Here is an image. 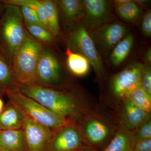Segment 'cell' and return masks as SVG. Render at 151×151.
<instances>
[{
  "mask_svg": "<svg viewBox=\"0 0 151 151\" xmlns=\"http://www.w3.org/2000/svg\"><path fill=\"white\" fill-rule=\"evenodd\" d=\"M61 79V68L53 52L43 47L39 58L35 84L48 86L58 84Z\"/></svg>",
  "mask_w": 151,
  "mask_h": 151,
  "instance_id": "cell-8",
  "label": "cell"
},
{
  "mask_svg": "<svg viewBox=\"0 0 151 151\" xmlns=\"http://www.w3.org/2000/svg\"><path fill=\"white\" fill-rule=\"evenodd\" d=\"M89 148L78 130L71 123L55 130L49 145V151H76Z\"/></svg>",
  "mask_w": 151,
  "mask_h": 151,
  "instance_id": "cell-10",
  "label": "cell"
},
{
  "mask_svg": "<svg viewBox=\"0 0 151 151\" xmlns=\"http://www.w3.org/2000/svg\"><path fill=\"white\" fill-rule=\"evenodd\" d=\"M142 32L147 37L151 35V12L149 10L146 13L143 17L142 25Z\"/></svg>",
  "mask_w": 151,
  "mask_h": 151,
  "instance_id": "cell-29",
  "label": "cell"
},
{
  "mask_svg": "<svg viewBox=\"0 0 151 151\" xmlns=\"http://www.w3.org/2000/svg\"><path fill=\"white\" fill-rule=\"evenodd\" d=\"M92 149L90 148H86L84 149L82 151H93L92 150Z\"/></svg>",
  "mask_w": 151,
  "mask_h": 151,
  "instance_id": "cell-35",
  "label": "cell"
},
{
  "mask_svg": "<svg viewBox=\"0 0 151 151\" xmlns=\"http://www.w3.org/2000/svg\"><path fill=\"white\" fill-rule=\"evenodd\" d=\"M112 111L120 126L133 131L151 116L137 107L128 97L122 99Z\"/></svg>",
  "mask_w": 151,
  "mask_h": 151,
  "instance_id": "cell-11",
  "label": "cell"
},
{
  "mask_svg": "<svg viewBox=\"0 0 151 151\" xmlns=\"http://www.w3.org/2000/svg\"><path fill=\"white\" fill-rule=\"evenodd\" d=\"M127 32V27L119 23H108L92 30L91 37L105 52L113 50L124 38Z\"/></svg>",
  "mask_w": 151,
  "mask_h": 151,
  "instance_id": "cell-13",
  "label": "cell"
},
{
  "mask_svg": "<svg viewBox=\"0 0 151 151\" xmlns=\"http://www.w3.org/2000/svg\"><path fill=\"white\" fill-rule=\"evenodd\" d=\"M65 53L67 56L68 67L73 75L83 76L88 73L90 64L85 57L78 52L72 51L68 46Z\"/></svg>",
  "mask_w": 151,
  "mask_h": 151,
  "instance_id": "cell-18",
  "label": "cell"
},
{
  "mask_svg": "<svg viewBox=\"0 0 151 151\" xmlns=\"http://www.w3.org/2000/svg\"><path fill=\"white\" fill-rule=\"evenodd\" d=\"M6 93L11 103L25 116L50 128L56 130L70 123V120L53 113L16 88H7Z\"/></svg>",
  "mask_w": 151,
  "mask_h": 151,
  "instance_id": "cell-4",
  "label": "cell"
},
{
  "mask_svg": "<svg viewBox=\"0 0 151 151\" xmlns=\"http://www.w3.org/2000/svg\"><path fill=\"white\" fill-rule=\"evenodd\" d=\"M26 116L11 103L0 114V130L22 129Z\"/></svg>",
  "mask_w": 151,
  "mask_h": 151,
  "instance_id": "cell-17",
  "label": "cell"
},
{
  "mask_svg": "<svg viewBox=\"0 0 151 151\" xmlns=\"http://www.w3.org/2000/svg\"><path fill=\"white\" fill-rule=\"evenodd\" d=\"M127 97L138 108L151 114V96L147 94L141 86L133 90Z\"/></svg>",
  "mask_w": 151,
  "mask_h": 151,
  "instance_id": "cell-21",
  "label": "cell"
},
{
  "mask_svg": "<svg viewBox=\"0 0 151 151\" xmlns=\"http://www.w3.org/2000/svg\"><path fill=\"white\" fill-rule=\"evenodd\" d=\"M45 12V18L48 29L54 36L60 33L58 12L54 1L42 0Z\"/></svg>",
  "mask_w": 151,
  "mask_h": 151,
  "instance_id": "cell-20",
  "label": "cell"
},
{
  "mask_svg": "<svg viewBox=\"0 0 151 151\" xmlns=\"http://www.w3.org/2000/svg\"><path fill=\"white\" fill-rule=\"evenodd\" d=\"M0 151H1V150H0Z\"/></svg>",
  "mask_w": 151,
  "mask_h": 151,
  "instance_id": "cell-37",
  "label": "cell"
},
{
  "mask_svg": "<svg viewBox=\"0 0 151 151\" xmlns=\"http://www.w3.org/2000/svg\"><path fill=\"white\" fill-rule=\"evenodd\" d=\"M19 7L24 24L38 25L47 29L42 23L37 13L34 10L26 6Z\"/></svg>",
  "mask_w": 151,
  "mask_h": 151,
  "instance_id": "cell-25",
  "label": "cell"
},
{
  "mask_svg": "<svg viewBox=\"0 0 151 151\" xmlns=\"http://www.w3.org/2000/svg\"><path fill=\"white\" fill-rule=\"evenodd\" d=\"M141 86L151 96V70L149 65H144L141 78Z\"/></svg>",
  "mask_w": 151,
  "mask_h": 151,
  "instance_id": "cell-28",
  "label": "cell"
},
{
  "mask_svg": "<svg viewBox=\"0 0 151 151\" xmlns=\"http://www.w3.org/2000/svg\"><path fill=\"white\" fill-rule=\"evenodd\" d=\"M115 6L119 15L122 18L129 21H133L137 19L142 12L139 6L133 1Z\"/></svg>",
  "mask_w": 151,
  "mask_h": 151,
  "instance_id": "cell-24",
  "label": "cell"
},
{
  "mask_svg": "<svg viewBox=\"0 0 151 151\" xmlns=\"http://www.w3.org/2000/svg\"><path fill=\"white\" fill-rule=\"evenodd\" d=\"M145 59L148 62L150 63L151 61V49L149 48L145 55Z\"/></svg>",
  "mask_w": 151,
  "mask_h": 151,
  "instance_id": "cell-31",
  "label": "cell"
},
{
  "mask_svg": "<svg viewBox=\"0 0 151 151\" xmlns=\"http://www.w3.org/2000/svg\"><path fill=\"white\" fill-rule=\"evenodd\" d=\"M131 1H132L131 0H115L113 1V3L115 4V5H117L122 4L125 3L129 2Z\"/></svg>",
  "mask_w": 151,
  "mask_h": 151,
  "instance_id": "cell-33",
  "label": "cell"
},
{
  "mask_svg": "<svg viewBox=\"0 0 151 151\" xmlns=\"http://www.w3.org/2000/svg\"><path fill=\"white\" fill-rule=\"evenodd\" d=\"M58 12L68 22L74 24L84 19L85 10L82 1H55Z\"/></svg>",
  "mask_w": 151,
  "mask_h": 151,
  "instance_id": "cell-14",
  "label": "cell"
},
{
  "mask_svg": "<svg viewBox=\"0 0 151 151\" xmlns=\"http://www.w3.org/2000/svg\"><path fill=\"white\" fill-rule=\"evenodd\" d=\"M0 150L27 151L22 129L0 130Z\"/></svg>",
  "mask_w": 151,
  "mask_h": 151,
  "instance_id": "cell-15",
  "label": "cell"
},
{
  "mask_svg": "<svg viewBox=\"0 0 151 151\" xmlns=\"http://www.w3.org/2000/svg\"><path fill=\"white\" fill-rule=\"evenodd\" d=\"M5 13L1 21L0 33L11 63L22 43L27 29L19 7L6 4Z\"/></svg>",
  "mask_w": 151,
  "mask_h": 151,
  "instance_id": "cell-6",
  "label": "cell"
},
{
  "mask_svg": "<svg viewBox=\"0 0 151 151\" xmlns=\"http://www.w3.org/2000/svg\"><path fill=\"white\" fill-rule=\"evenodd\" d=\"M70 123L77 128L85 145L92 149L106 147L120 126L112 110L99 103L82 111Z\"/></svg>",
  "mask_w": 151,
  "mask_h": 151,
  "instance_id": "cell-2",
  "label": "cell"
},
{
  "mask_svg": "<svg viewBox=\"0 0 151 151\" xmlns=\"http://www.w3.org/2000/svg\"><path fill=\"white\" fill-rule=\"evenodd\" d=\"M148 1L146 0H136L134 2L138 6H146L148 2Z\"/></svg>",
  "mask_w": 151,
  "mask_h": 151,
  "instance_id": "cell-32",
  "label": "cell"
},
{
  "mask_svg": "<svg viewBox=\"0 0 151 151\" xmlns=\"http://www.w3.org/2000/svg\"><path fill=\"white\" fill-rule=\"evenodd\" d=\"M143 67L139 63H134L113 76L108 86V94L102 97L99 103L113 110L122 99L141 86Z\"/></svg>",
  "mask_w": 151,
  "mask_h": 151,
  "instance_id": "cell-5",
  "label": "cell"
},
{
  "mask_svg": "<svg viewBox=\"0 0 151 151\" xmlns=\"http://www.w3.org/2000/svg\"><path fill=\"white\" fill-rule=\"evenodd\" d=\"M134 132L136 142L151 139V116L143 122Z\"/></svg>",
  "mask_w": 151,
  "mask_h": 151,
  "instance_id": "cell-26",
  "label": "cell"
},
{
  "mask_svg": "<svg viewBox=\"0 0 151 151\" xmlns=\"http://www.w3.org/2000/svg\"><path fill=\"white\" fill-rule=\"evenodd\" d=\"M132 151H151V139L135 142Z\"/></svg>",
  "mask_w": 151,
  "mask_h": 151,
  "instance_id": "cell-30",
  "label": "cell"
},
{
  "mask_svg": "<svg viewBox=\"0 0 151 151\" xmlns=\"http://www.w3.org/2000/svg\"><path fill=\"white\" fill-rule=\"evenodd\" d=\"M22 130L24 134L27 151H47L55 130L26 117Z\"/></svg>",
  "mask_w": 151,
  "mask_h": 151,
  "instance_id": "cell-9",
  "label": "cell"
},
{
  "mask_svg": "<svg viewBox=\"0 0 151 151\" xmlns=\"http://www.w3.org/2000/svg\"><path fill=\"white\" fill-rule=\"evenodd\" d=\"M68 41L70 50L85 57L93 67L98 78L103 81L105 72L102 58L94 41L84 26L79 25L72 30Z\"/></svg>",
  "mask_w": 151,
  "mask_h": 151,
  "instance_id": "cell-7",
  "label": "cell"
},
{
  "mask_svg": "<svg viewBox=\"0 0 151 151\" xmlns=\"http://www.w3.org/2000/svg\"><path fill=\"white\" fill-rule=\"evenodd\" d=\"M134 41L133 36L129 34L114 47L111 55V60L113 65L117 66L125 60L131 51Z\"/></svg>",
  "mask_w": 151,
  "mask_h": 151,
  "instance_id": "cell-19",
  "label": "cell"
},
{
  "mask_svg": "<svg viewBox=\"0 0 151 151\" xmlns=\"http://www.w3.org/2000/svg\"><path fill=\"white\" fill-rule=\"evenodd\" d=\"M15 86L26 96L70 121L82 111L98 103L78 92L58 90L35 84Z\"/></svg>",
  "mask_w": 151,
  "mask_h": 151,
  "instance_id": "cell-1",
  "label": "cell"
},
{
  "mask_svg": "<svg viewBox=\"0 0 151 151\" xmlns=\"http://www.w3.org/2000/svg\"><path fill=\"white\" fill-rule=\"evenodd\" d=\"M13 81L15 85L12 68L0 56V83L8 84Z\"/></svg>",
  "mask_w": 151,
  "mask_h": 151,
  "instance_id": "cell-27",
  "label": "cell"
},
{
  "mask_svg": "<svg viewBox=\"0 0 151 151\" xmlns=\"http://www.w3.org/2000/svg\"><path fill=\"white\" fill-rule=\"evenodd\" d=\"M24 24L29 33L40 43L51 44L54 41V36L46 28L38 25Z\"/></svg>",
  "mask_w": 151,
  "mask_h": 151,
  "instance_id": "cell-22",
  "label": "cell"
},
{
  "mask_svg": "<svg viewBox=\"0 0 151 151\" xmlns=\"http://www.w3.org/2000/svg\"><path fill=\"white\" fill-rule=\"evenodd\" d=\"M85 10L83 22L84 27L93 29L108 23L113 14L109 3L105 0L82 1Z\"/></svg>",
  "mask_w": 151,
  "mask_h": 151,
  "instance_id": "cell-12",
  "label": "cell"
},
{
  "mask_svg": "<svg viewBox=\"0 0 151 151\" xmlns=\"http://www.w3.org/2000/svg\"><path fill=\"white\" fill-rule=\"evenodd\" d=\"M4 103L2 100L0 98V114L4 111Z\"/></svg>",
  "mask_w": 151,
  "mask_h": 151,
  "instance_id": "cell-34",
  "label": "cell"
},
{
  "mask_svg": "<svg viewBox=\"0 0 151 151\" xmlns=\"http://www.w3.org/2000/svg\"><path fill=\"white\" fill-rule=\"evenodd\" d=\"M84 149H85V148H84ZM84 149H82V150H79L76 151H82L83 150H84Z\"/></svg>",
  "mask_w": 151,
  "mask_h": 151,
  "instance_id": "cell-36",
  "label": "cell"
},
{
  "mask_svg": "<svg viewBox=\"0 0 151 151\" xmlns=\"http://www.w3.org/2000/svg\"><path fill=\"white\" fill-rule=\"evenodd\" d=\"M4 2L6 4L12 5L16 6H26L34 10L37 13L42 23L48 29L46 18H45L44 7L41 1L7 0V1H4Z\"/></svg>",
  "mask_w": 151,
  "mask_h": 151,
  "instance_id": "cell-23",
  "label": "cell"
},
{
  "mask_svg": "<svg viewBox=\"0 0 151 151\" xmlns=\"http://www.w3.org/2000/svg\"><path fill=\"white\" fill-rule=\"evenodd\" d=\"M135 142L134 131L120 126L103 151H132Z\"/></svg>",
  "mask_w": 151,
  "mask_h": 151,
  "instance_id": "cell-16",
  "label": "cell"
},
{
  "mask_svg": "<svg viewBox=\"0 0 151 151\" xmlns=\"http://www.w3.org/2000/svg\"><path fill=\"white\" fill-rule=\"evenodd\" d=\"M43 47L27 30L24 40L12 62L15 86L35 83L37 65Z\"/></svg>",
  "mask_w": 151,
  "mask_h": 151,
  "instance_id": "cell-3",
  "label": "cell"
}]
</instances>
